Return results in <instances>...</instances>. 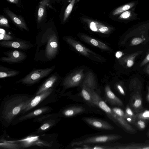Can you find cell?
Instances as JSON below:
<instances>
[{"instance_id":"obj_27","label":"cell","mask_w":149,"mask_h":149,"mask_svg":"<svg viewBox=\"0 0 149 149\" xmlns=\"http://www.w3.org/2000/svg\"><path fill=\"white\" fill-rule=\"evenodd\" d=\"M50 0H42L40 2L38 9L37 21L40 23L44 16L46 7L48 4Z\"/></svg>"},{"instance_id":"obj_36","label":"cell","mask_w":149,"mask_h":149,"mask_svg":"<svg viewBox=\"0 0 149 149\" xmlns=\"http://www.w3.org/2000/svg\"><path fill=\"white\" fill-rule=\"evenodd\" d=\"M0 25L8 28L10 27L7 19L2 15H1L0 17Z\"/></svg>"},{"instance_id":"obj_9","label":"cell","mask_w":149,"mask_h":149,"mask_svg":"<svg viewBox=\"0 0 149 149\" xmlns=\"http://www.w3.org/2000/svg\"><path fill=\"white\" fill-rule=\"evenodd\" d=\"M83 70H80L68 75L63 81L62 85L65 89L78 86L83 78Z\"/></svg>"},{"instance_id":"obj_5","label":"cell","mask_w":149,"mask_h":149,"mask_svg":"<svg viewBox=\"0 0 149 149\" xmlns=\"http://www.w3.org/2000/svg\"><path fill=\"white\" fill-rule=\"evenodd\" d=\"M122 138L119 135L110 134L94 136L85 139L83 140L73 142L72 146H79L88 144L104 143L115 141Z\"/></svg>"},{"instance_id":"obj_1","label":"cell","mask_w":149,"mask_h":149,"mask_svg":"<svg viewBox=\"0 0 149 149\" xmlns=\"http://www.w3.org/2000/svg\"><path fill=\"white\" fill-rule=\"evenodd\" d=\"M37 47L34 56L36 61L47 62L54 59L60 50L58 36L51 28L39 34L36 37Z\"/></svg>"},{"instance_id":"obj_6","label":"cell","mask_w":149,"mask_h":149,"mask_svg":"<svg viewBox=\"0 0 149 149\" xmlns=\"http://www.w3.org/2000/svg\"><path fill=\"white\" fill-rule=\"evenodd\" d=\"M40 136L37 134L29 135L22 139L15 141V142L19 145L21 148H26L33 146L40 147H53L52 142L46 141L42 139Z\"/></svg>"},{"instance_id":"obj_34","label":"cell","mask_w":149,"mask_h":149,"mask_svg":"<svg viewBox=\"0 0 149 149\" xmlns=\"http://www.w3.org/2000/svg\"><path fill=\"white\" fill-rule=\"evenodd\" d=\"M146 40V38L143 36L140 37H136L132 40L130 42V45H138L143 42Z\"/></svg>"},{"instance_id":"obj_31","label":"cell","mask_w":149,"mask_h":149,"mask_svg":"<svg viewBox=\"0 0 149 149\" xmlns=\"http://www.w3.org/2000/svg\"><path fill=\"white\" fill-rule=\"evenodd\" d=\"M136 121L138 120H149V110L142 111L135 114Z\"/></svg>"},{"instance_id":"obj_45","label":"cell","mask_w":149,"mask_h":149,"mask_svg":"<svg viewBox=\"0 0 149 149\" xmlns=\"http://www.w3.org/2000/svg\"><path fill=\"white\" fill-rule=\"evenodd\" d=\"M148 94L147 95V99L149 102V86L148 87Z\"/></svg>"},{"instance_id":"obj_25","label":"cell","mask_w":149,"mask_h":149,"mask_svg":"<svg viewBox=\"0 0 149 149\" xmlns=\"http://www.w3.org/2000/svg\"><path fill=\"white\" fill-rule=\"evenodd\" d=\"M81 95L83 98L93 107H97L96 105L91 94V89L82 86Z\"/></svg>"},{"instance_id":"obj_13","label":"cell","mask_w":149,"mask_h":149,"mask_svg":"<svg viewBox=\"0 0 149 149\" xmlns=\"http://www.w3.org/2000/svg\"><path fill=\"white\" fill-rule=\"evenodd\" d=\"M83 119L88 124L96 128L106 130L114 129V127L109 123L102 120L86 117L83 118Z\"/></svg>"},{"instance_id":"obj_44","label":"cell","mask_w":149,"mask_h":149,"mask_svg":"<svg viewBox=\"0 0 149 149\" xmlns=\"http://www.w3.org/2000/svg\"><path fill=\"white\" fill-rule=\"evenodd\" d=\"M145 71L149 75V64L146 67Z\"/></svg>"},{"instance_id":"obj_16","label":"cell","mask_w":149,"mask_h":149,"mask_svg":"<svg viewBox=\"0 0 149 149\" xmlns=\"http://www.w3.org/2000/svg\"><path fill=\"white\" fill-rule=\"evenodd\" d=\"M63 39L65 41L74 47L77 51L86 57H90V54H94L70 37H64Z\"/></svg>"},{"instance_id":"obj_42","label":"cell","mask_w":149,"mask_h":149,"mask_svg":"<svg viewBox=\"0 0 149 149\" xmlns=\"http://www.w3.org/2000/svg\"><path fill=\"white\" fill-rule=\"evenodd\" d=\"M123 55V53L121 51H118L116 54V56L117 58H119L122 56Z\"/></svg>"},{"instance_id":"obj_30","label":"cell","mask_w":149,"mask_h":149,"mask_svg":"<svg viewBox=\"0 0 149 149\" xmlns=\"http://www.w3.org/2000/svg\"><path fill=\"white\" fill-rule=\"evenodd\" d=\"M125 112L124 118L128 123L134 124L136 122L135 114L128 105L126 107Z\"/></svg>"},{"instance_id":"obj_3","label":"cell","mask_w":149,"mask_h":149,"mask_svg":"<svg viewBox=\"0 0 149 149\" xmlns=\"http://www.w3.org/2000/svg\"><path fill=\"white\" fill-rule=\"evenodd\" d=\"M55 88H50L37 95H35L28 103L23 112L24 114L38 106H43L48 103L56 101L57 97Z\"/></svg>"},{"instance_id":"obj_28","label":"cell","mask_w":149,"mask_h":149,"mask_svg":"<svg viewBox=\"0 0 149 149\" xmlns=\"http://www.w3.org/2000/svg\"><path fill=\"white\" fill-rule=\"evenodd\" d=\"M137 3V2L132 1L121 6L115 9L112 14L113 15H116L122 13L134 7Z\"/></svg>"},{"instance_id":"obj_14","label":"cell","mask_w":149,"mask_h":149,"mask_svg":"<svg viewBox=\"0 0 149 149\" xmlns=\"http://www.w3.org/2000/svg\"><path fill=\"white\" fill-rule=\"evenodd\" d=\"M130 102V108L134 112L139 113L143 111V107L141 92H133Z\"/></svg>"},{"instance_id":"obj_32","label":"cell","mask_w":149,"mask_h":149,"mask_svg":"<svg viewBox=\"0 0 149 149\" xmlns=\"http://www.w3.org/2000/svg\"><path fill=\"white\" fill-rule=\"evenodd\" d=\"M16 39L13 36L7 34L5 30L3 29H0V40L1 41H6Z\"/></svg>"},{"instance_id":"obj_39","label":"cell","mask_w":149,"mask_h":149,"mask_svg":"<svg viewBox=\"0 0 149 149\" xmlns=\"http://www.w3.org/2000/svg\"><path fill=\"white\" fill-rule=\"evenodd\" d=\"M90 27L91 29L93 31H96L97 30L96 24L94 22H91L90 23Z\"/></svg>"},{"instance_id":"obj_10","label":"cell","mask_w":149,"mask_h":149,"mask_svg":"<svg viewBox=\"0 0 149 149\" xmlns=\"http://www.w3.org/2000/svg\"><path fill=\"white\" fill-rule=\"evenodd\" d=\"M52 110L50 107L43 106L33 110L23 115L16 118L13 122V125L28 119L35 118L40 115L49 113Z\"/></svg>"},{"instance_id":"obj_43","label":"cell","mask_w":149,"mask_h":149,"mask_svg":"<svg viewBox=\"0 0 149 149\" xmlns=\"http://www.w3.org/2000/svg\"><path fill=\"white\" fill-rule=\"evenodd\" d=\"M8 2L15 4H17L18 3L19 0H7Z\"/></svg>"},{"instance_id":"obj_23","label":"cell","mask_w":149,"mask_h":149,"mask_svg":"<svg viewBox=\"0 0 149 149\" xmlns=\"http://www.w3.org/2000/svg\"><path fill=\"white\" fill-rule=\"evenodd\" d=\"M134 7L121 13L119 18L126 21H132L139 19L137 17V14L134 12Z\"/></svg>"},{"instance_id":"obj_46","label":"cell","mask_w":149,"mask_h":149,"mask_svg":"<svg viewBox=\"0 0 149 149\" xmlns=\"http://www.w3.org/2000/svg\"><path fill=\"white\" fill-rule=\"evenodd\" d=\"M148 136H149V132H148Z\"/></svg>"},{"instance_id":"obj_40","label":"cell","mask_w":149,"mask_h":149,"mask_svg":"<svg viewBox=\"0 0 149 149\" xmlns=\"http://www.w3.org/2000/svg\"><path fill=\"white\" fill-rule=\"evenodd\" d=\"M117 88L120 93L123 95H125V91L121 85L120 84H118L117 85Z\"/></svg>"},{"instance_id":"obj_41","label":"cell","mask_w":149,"mask_h":149,"mask_svg":"<svg viewBox=\"0 0 149 149\" xmlns=\"http://www.w3.org/2000/svg\"><path fill=\"white\" fill-rule=\"evenodd\" d=\"M109 30V28L105 26H101L99 29V31L102 33H104L107 31Z\"/></svg>"},{"instance_id":"obj_15","label":"cell","mask_w":149,"mask_h":149,"mask_svg":"<svg viewBox=\"0 0 149 149\" xmlns=\"http://www.w3.org/2000/svg\"><path fill=\"white\" fill-rule=\"evenodd\" d=\"M5 12L15 24L20 29L29 31V29L24 20L12 11L8 9L5 10Z\"/></svg>"},{"instance_id":"obj_37","label":"cell","mask_w":149,"mask_h":149,"mask_svg":"<svg viewBox=\"0 0 149 149\" xmlns=\"http://www.w3.org/2000/svg\"><path fill=\"white\" fill-rule=\"evenodd\" d=\"M134 124L141 130L144 129L146 127V123L144 120H136Z\"/></svg>"},{"instance_id":"obj_20","label":"cell","mask_w":149,"mask_h":149,"mask_svg":"<svg viewBox=\"0 0 149 149\" xmlns=\"http://www.w3.org/2000/svg\"><path fill=\"white\" fill-rule=\"evenodd\" d=\"M59 118H53L46 120L41 124L40 127L36 132L38 134H42L49 130L58 122Z\"/></svg>"},{"instance_id":"obj_18","label":"cell","mask_w":149,"mask_h":149,"mask_svg":"<svg viewBox=\"0 0 149 149\" xmlns=\"http://www.w3.org/2000/svg\"><path fill=\"white\" fill-rule=\"evenodd\" d=\"M113 149H149V142L145 143H131L113 146Z\"/></svg>"},{"instance_id":"obj_17","label":"cell","mask_w":149,"mask_h":149,"mask_svg":"<svg viewBox=\"0 0 149 149\" xmlns=\"http://www.w3.org/2000/svg\"><path fill=\"white\" fill-rule=\"evenodd\" d=\"M84 111V108L81 106H74L65 108L58 113L60 116L71 117L81 113Z\"/></svg>"},{"instance_id":"obj_12","label":"cell","mask_w":149,"mask_h":149,"mask_svg":"<svg viewBox=\"0 0 149 149\" xmlns=\"http://www.w3.org/2000/svg\"><path fill=\"white\" fill-rule=\"evenodd\" d=\"M60 78L57 72L51 75L41 85L35 95H37L50 88H56L59 83Z\"/></svg>"},{"instance_id":"obj_24","label":"cell","mask_w":149,"mask_h":149,"mask_svg":"<svg viewBox=\"0 0 149 149\" xmlns=\"http://www.w3.org/2000/svg\"><path fill=\"white\" fill-rule=\"evenodd\" d=\"M142 52V51H139L126 56L121 59V62L123 64H126L128 67L130 68L133 65L135 58Z\"/></svg>"},{"instance_id":"obj_26","label":"cell","mask_w":149,"mask_h":149,"mask_svg":"<svg viewBox=\"0 0 149 149\" xmlns=\"http://www.w3.org/2000/svg\"><path fill=\"white\" fill-rule=\"evenodd\" d=\"M60 116L59 113H46L41 115L34 118L33 122L41 124L44 122L49 119L57 118Z\"/></svg>"},{"instance_id":"obj_38","label":"cell","mask_w":149,"mask_h":149,"mask_svg":"<svg viewBox=\"0 0 149 149\" xmlns=\"http://www.w3.org/2000/svg\"><path fill=\"white\" fill-rule=\"evenodd\" d=\"M148 62H149V52L147 54L145 58L140 63V66L142 67Z\"/></svg>"},{"instance_id":"obj_35","label":"cell","mask_w":149,"mask_h":149,"mask_svg":"<svg viewBox=\"0 0 149 149\" xmlns=\"http://www.w3.org/2000/svg\"><path fill=\"white\" fill-rule=\"evenodd\" d=\"M111 109L113 112L115 114L124 118L125 112L122 109L117 107H114Z\"/></svg>"},{"instance_id":"obj_7","label":"cell","mask_w":149,"mask_h":149,"mask_svg":"<svg viewBox=\"0 0 149 149\" xmlns=\"http://www.w3.org/2000/svg\"><path fill=\"white\" fill-rule=\"evenodd\" d=\"M6 56L1 57L0 60L3 62L10 64L18 63L23 62L27 58L26 53L17 50H9L4 52Z\"/></svg>"},{"instance_id":"obj_2","label":"cell","mask_w":149,"mask_h":149,"mask_svg":"<svg viewBox=\"0 0 149 149\" xmlns=\"http://www.w3.org/2000/svg\"><path fill=\"white\" fill-rule=\"evenodd\" d=\"M25 94L11 95L6 97L1 106L0 120L5 127L9 126L23 111L31 100L34 96Z\"/></svg>"},{"instance_id":"obj_29","label":"cell","mask_w":149,"mask_h":149,"mask_svg":"<svg viewBox=\"0 0 149 149\" xmlns=\"http://www.w3.org/2000/svg\"><path fill=\"white\" fill-rule=\"evenodd\" d=\"M84 40L92 44L94 46L97 47L99 48L104 50H109L110 48L105 44L98 41L93 38H91L87 36L82 37Z\"/></svg>"},{"instance_id":"obj_21","label":"cell","mask_w":149,"mask_h":149,"mask_svg":"<svg viewBox=\"0 0 149 149\" xmlns=\"http://www.w3.org/2000/svg\"><path fill=\"white\" fill-rule=\"evenodd\" d=\"M115 123L118 124L128 132L136 133L137 131L134 129L123 117L118 116L116 114L115 118Z\"/></svg>"},{"instance_id":"obj_33","label":"cell","mask_w":149,"mask_h":149,"mask_svg":"<svg viewBox=\"0 0 149 149\" xmlns=\"http://www.w3.org/2000/svg\"><path fill=\"white\" fill-rule=\"evenodd\" d=\"M75 1L76 0H72L70 4L66 8L64 15L63 22L66 21L70 15L73 9Z\"/></svg>"},{"instance_id":"obj_8","label":"cell","mask_w":149,"mask_h":149,"mask_svg":"<svg viewBox=\"0 0 149 149\" xmlns=\"http://www.w3.org/2000/svg\"><path fill=\"white\" fill-rule=\"evenodd\" d=\"M0 45L3 47L11 49H17L26 50L31 48L34 45L28 41L16 39L15 40L1 41Z\"/></svg>"},{"instance_id":"obj_11","label":"cell","mask_w":149,"mask_h":149,"mask_svg":"<svg viewBox=\"0 0 149 149\" xmlns=\"http://www.w3.org/2000/svg\"><path fill=\"white\" fill-rule=\"evenodd\" d=\"M91 94L94 102L97 107L102 110L107 115L109 118L114 122L116 114L101 97L93 90L91 89Z\"/></svg>"},{"instance_id":"obj_19","label":"cell","mask_w":149,"mask_h":149,"mask_svg":"<svg viewBox=\"0 0 149 149\" xmlns=\"http://www.w3.org/2000/svg\"><path fill=\"white\" fill-rule=\"evenodd\" d=\"M105 91L106 98L111 104L120 106L123 105V102L113 92L109 86H106Z\"/></svg>"},{"instance_id":"obj_22","label":"cell","mask_w":149,"mask_h":149,"mask_svg":"<svg viewBox=\"0 0 149 149\" xmlns=\"http://www.w3.org/2000/svg\"><path fill=\"white\" fill-rule=\"evenodd\" d=\"M19 71L17 70L10 69L0 65V78L15 76L19 74Z\"/></svg>"},{"instance_id":"obj_4","label":"cell","mask_w":149,"mask_h":149,"mask_svg":"<svg viewBox=\"0 0 149 149\" xmlns=\"http://www.w3.org/2000/svg\"><path fill=\"white\" fill-rule=\"evenodd\" d=\"M54 65L49 68L34 69L24 77L16 82L27 86L36 84L50 74L55 69Z\"/></svg>"}]
</instances>
